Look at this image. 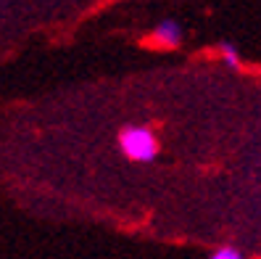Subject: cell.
Returning <instances> with one entry per match:
<instances>
[{
  "label": "cell",
  "instance_id": "1",
  "mask_svg": "<svg viewBox=\"0 0 261 259\" xmlns=\"http://www.w3.org/2000/svg\"><path fill=\"white\" fill-rule=\"evenodd\" d=\"M119 151H121V156L135 161V164H148V161H156L159 156V138L153 135L150 127L145 125H127V127H121L119 130Z\"/></svg>",
  "mask_w": 261,
  "mask_h": 259
},
{
  "label": "cell",
  "instance_id": "3",
  "mask_svg": "<svg viewBox=\"0 0 261 259\" xmlns=\"http://www.w3.org/2000/svg\"><path fill=\"white\" fill-rule=\"evenodd\" d=\"M219 56H222V61L229 66V69H240V64H243V58H240V51H238V45L235 42H222L219 45Z\"/></svg>",
  "mask_w": 261,
  "mask_h": 259
},
{
  "label": "cell",
  "instance_id": "2",
  "mask_svg": "<svg viewBox=\"0 0 261 259\" xmlns=\"http://www.w3.org/2000/svg\"><path fill=\"white\" fill-rule=\"evenodd\" d=\"M153 42L161 45V48H177V45H182V37H185V32H182L179 21L174 19H164L156 24V29H153Z\"/></svg>",
  "mask_w": 261,
  "mask_h": 259
},
{
  "label": "cell",
  "instance_id": "4",
  "mask_svg": "<svg viewBox=\"0 0 261 259\" xmlns=\"http://www.w3.org/2000/svg\"><path fill=\"white\" fill-rule=\"evenodd\" d=\"M208 259H245L243 256V251H238L235 246H222V249H217Z\"/></svg>",
  "mask_w": 261,
  "mask_h": 259
}]
</instances>
